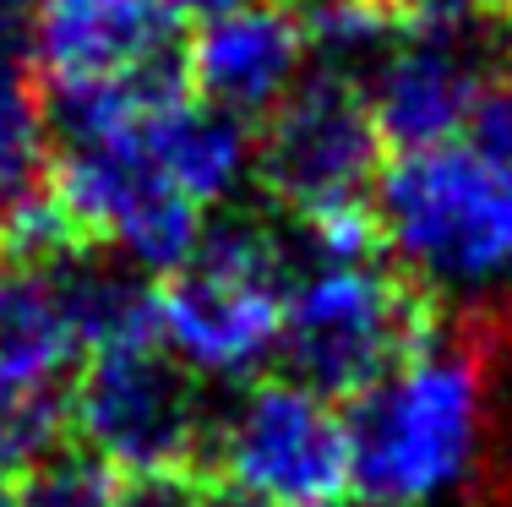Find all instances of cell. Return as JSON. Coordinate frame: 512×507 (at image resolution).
<instances>
[{"label": "cell", "instance_id": "cell-1", "mask_svg": "<svg viewBox=\"0 0 512 507\" xmlns=\"http://www.w3.org/2000/svg\"><path fill=\"white\" fill-rule=\"evenodd\" d=\"M349 486L365 507H431L469 480L485 442L480 360L431 338L382 382L355 393Z\"/></svg>", "mask_w": 512, "mask_h": 507}, {"label": "cell", "instance_id": "cell-2", "mask_svg": "<svg viewBox=\"0 0 512 507\" xmlns=\"http://www.w3.org/2000/svg\"><path fill=\"white\" fill-rule=\"evenodd\" d=\"M371 202L376 235L414 284L485 289L512 273V164L474 137L404 148Z\"/></svg>", "mask_w": 512, "mask_h": 507}, {"label": "cell", "instance_id": "cell-3", "mask_svg": "<svg viewBox=\"0 0 512 507\" xmlns=\"http://www.w3.org/2000/svg\"><path fill=\"white\" fill-rule=\"evenodd\" d=\"M295 257L256 219L207 224L202 246L158 284L164 344L197 382H251L278 355Z\"/></svg>", "mask_w": 512, "mask_h": 507}, {"label": "cell", "instance_id": "cell-4", "mask_svg": "<svg viewBox=\"0 0 512 507\" xmlns=\"http://www.w3.org/2000/svg\"><path fill=\"white\" fill-rule=\"evenodd\" d=\"M436 338L420 284L376 257H311L289 284L278 360L327 398H355Z\"/></svg>", "mask_w": 512, "mask_h": 507}, {"label": "cell", "instance_id": "cell-5", "mask_svg": "<svg viewBox=\"0 0 512 507\" xmlns=\"http://www.w3.org/2000/svg\"><path fill=\"white\" fill-rule=\"evenodd\" d=\"M66 426L88 458L115 469L120 480L197 475L213 420L202 388L164 338L109 344L77 360V388L66 393Z\"/></svg>", "mask_w": 512, "mask_h": 507}, {"label": "cell", "instance_id": "cell-6", "mask_svg": "<svg viewBox=\"0 0 512 507\" xmlns=\"http://www.w3.org/2000/svg\"><path fill=\"white\" fill-rule=\"evenodd\" d=\"M382 148L387 142L376 131L360 77L311 60L306 77L267 115L251 169L295 219V229H316L376 208L371 197L382 175Z\"/></svg>", "mask_w": 512, "mask_h": 507}, {"label": "cell", "instance_id": "cell-7", "mask_svg": "<svg viewBox=\"0 0 512 507\" xmlns=\"http://www.w3.org/2000/svg\"><path fill=\"white\" fill-rule=\"evenodd\" d=\"M218 486L251 507H333L349 491V426L338 398L306 382H256L213 420Z\"/></svg>", "mask_w": 512, "mask_h": 507}, {"label": "cell", "instance_id": "cell-8", "mask_svg": "<svg viewBox=\"0 0 512 507\" xmlns=\"http://www.w3.org/2000/svg\"><path fill=\"white\" fill-rule=\"evenodd\" d=\"M175 28L164 0H28L22 11L28 60L50 104L180 77Z\"/></svg>", "mask_w": 512, "mask_h": 507}, {"label": "cell", "instance_id": "cell-9", "mask_svg": "<svg viewBox=\"0 0 512 507\" xmlns=\"http://www.w3.org/2000/svg\"><path fill=\"white\" fill-rule=\"evenodd\" d=\"M311 66V28L306 11L284 0H246V6L207 17L191 50L180 55V77L202 104L235 115L267 120L289 88Z\"/></svg>", "mask_w": 512, "mask_h": 507}, {"label": "cell", "instance_id": "cell-10", "mask_svg": "<svg viewBox=\"0 0 512 507\" xmlns=\"http://www.w3.org/2000/svg\"><path fill=\"white\" fill-rule=\"evenodd\" d=\"M71 257L55 262H17L0 257V366L33 382H60L82 360V322H77V284Z\"/></svg>", "mask_w": 512, "mask_h": 507}, {"label": "cell", "instance_id": "cell-11", "mask_svg": "<svg viewBox=\"0 0 512 507\" xmlns=\"http://www.w3.org/2000/svg\"><path fill=\"white\" fill-rule=\"evenodd\" d=\"M50 131V104L39 99L28 71L0 60V224L50 186Z\"/></svg>", "mask_w": 512, "mask_h": 507}, {"label": "cell", "instance_id": "cell-12", "mask_svg": "<svg viewBox=\"0 0 512 507\" xmlns=\"http://www.w3.org/2000/svg\"><path fill=\"white\" fill-rule=\"evenodd\" d=\"M60 431H66L60 382H33L0 366V486L39 469L55 453Z\"/></svg>", "mask_w": 512, "mask_h": 507}, {"label": "cell", "instance_id": "cell-13", "mask_svg": "<svg viewBox=\"0 0 512 507\" xmlns=\"http://www.w3.org/2000/svg\"><path fill=\"white\" fill-rule=\"evenodd\" d=\"M11 507H126V480L88 453H50L39 469L22 475V486L11 491Z\"/></svg>", "mask_w": 512, "mask_h": 507}, {"label": "cell", "instance_id": "cell-14", "mask_svg": "<svg viewBox=\"0 0 512 507\" xmlns=\"http://www.w3.org/2000/svg\"><path fill=\"white\" fill-rule=\"evenodd\" d=\"M469 137L480 142L485 153H496V159L512 164V33L502 39V60H496L491 82H485V99H480V110H474Z\"/></svg>", "mask_w": 512, "mask_h": 507}, {"label": "cell", "instance_id": "cell-15", "mask_svg": "<svg viewBox=\"0 0 512 507\" xmlns=\"http://www.w3.org/2000/svg\"><path fill=\"white\" fill-rule=\"evenodd\" d=\"M126 507H251L224 486H202V475L126 480Z\"/></svg>", "mask_w": 512, "mask_h": 507}, {"label": "cell", "instance_id": "cell-16", "mask_svg": "<svg viewBox=\"0 0 512 507\" xmlns=\"http://www.w3.org/2000/svg\"><path fill=\"white\" fill-rule=\"evenodd\" d=\"M175 11V22H207V17H224V11L246 6V0H164Z\"/></svg>", "mask_w": 512, "mask_h": 507}, {"label": "cell", "instance_id": "cell-17", "mask_svg": "<svg viewBox=\"0 0 512 507\" xmlns=\"http://www.w3.org/2000/svg\"><path fill=\"white\" fill-rule=\"evenodd\" d=\"M333 6H355V11H376V17H404L414 0H333Z\"/></svg>", "mask_w": 512, "mask_h": 507}, {"label": "cell", "instance_id": "cell-18", "mask_svg": "<svg viewBox=\"0 0 512 507\" xmlns=\"http://www.w3.org/2000/svg\"><path fill=\"white\" fill-rule=\"evenodd\" d=\"M28 11V0H0V44H6V33L17 28V17Z\"/></svg>", "mask_w": 512, "mask_h": 507}, {"label": "cell", "instance_id": "cell-19", "mask_svg": "<svg viewBox=\"0 0 512 507\" xmlns=\"http://www.w3.org/2000/svg\"><path fill=\"white\" fill-rule=\"evenodd\" d=\"M0 507H11V491L6 486H0Z\"/></svg>", "mask_w": 512, "mask_h": 507}, {"label": "cell", "instance_id": "cell-20", "mask_svg": "<svg viewBox=\"0 0 512 507\" xmlns=\"http://www.w3.org/2000/svg\"><path fill=\"white\" fill-rule=\"evenodd\" d=\"M496 6H507V0H496Z\"/></svg>", "mask_w": 512, "mask_h": 507}, {"label": "cell", "instance_id": "cell-21", "mask_svg": "<svg viewBox=\"0 0 512 507\" xmlns=\"http://www.w3.org/2000/svg\"><path fill=\"white\" fill-rule=\"evenodd\" d=\"M333 507H344V502H333Z\"/></svg>", "mask_w": 512, "mask_h": 507}]
</instances>
